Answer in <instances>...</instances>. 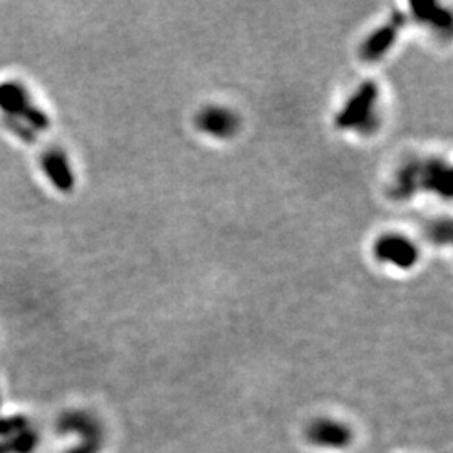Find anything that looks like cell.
I'll list each match as a JSON object with an SVG mask.
<instances>
[{
	"label": "cell",
	"instance_id": "cell-1",
	"mask_svg": "<svg viewBox=\"0 0 453 453\" xmlns=\"http://www.w3.org/2000/svg\"><path fill=\"white\" fill-rule=\"evenodd\" d=\"M307 440L316 447L341 450V448H346L351 445L352 431L348 425L336 422V420L320 418L309 425Z\"/></svg>",
	"mask_w": 453,
	"mask_h": 453
},
{
	"label": "cell",
	"instance_id": "cell-2",
	"mask_svg": "<svg viewBox=\"0 0 453 453\" xmlns=\"http://www.w3.org/2000/svg\"><path fill=\"white\" fill-rule=\"evenodd\" d=\"M376 94H378V87L373 81L364 83L359 87L358 93L354 98L351 99L350 104L344 108L343 113L339 114L338 124L341 128H354L359 123H363V119L366 118L368 113L371 110V104L375 103Z\"/></svg>",
	"mask_w": 453,
	"mask_h": 453
},
{
	"label": "cell",
	"instance_id": "cell-3",
	"mask_svg": "<svg viewBox=\"0 0 453 453\" xmlns=\"http://www.w3.org/2000/svg\"><path fill=\"white\" fill-rule=\"evenodd\" d=\"M378 257L400 267H410L416 262V248L407 239L388 237L383 239L376 247Z\"/></svg>",
	"mask_w": 453,
	"mask_h": 453
},
{
	"label": "cell",
	"instance_id": "cell-4",
	"mask_svg": "<svg viewBox=\"0 0 453 453\" xmlns=\"http://www.w3.org/2000/svg\"><path fill=\"white\" fill-rule=\"evenodd\" d=\"M404 22V17L402 14H396L395 17L391 19L390 24L383 26L382 29L371 35L370 41L364 46V55L368 59H378L379 55H383L384 52L391 47V44L395 42L396 34H398L400 29H402Z\"/></svg>",
	"mask_w": 453,
	"mask_h": 453
},
{
	"label": "cell",
	"instance_id": "cell-5",
	"mask_svg": "<svg viewBox=\"0 0 453 453\" xmlns=\"http://www.w3.org/2000/svg\"><path fill=\"white\" fill-rule=\"evenodd\" d=\"M413 12H415V15L418 19H422L425 22H431L435 24V26H440V27H445L450 24V15L447 14V12L440 9L436 3H413L411 6Z\"/></svg>",
	"mask_w": 453,
	"mask_h": 453
},
{
	"label": "cell",
	"instance_id": "cell-6",
	"mask_svg": "<svg viewBox=\"0 0 453 453\" xmlns=\"http://www.w3.org/2000/svg\"><path fill=\"white\" fill-rule=\"evenodd\" d=\"M49 171H52V175H54L55 182L59 183V187H64V188H69L71 187V173L69 170H67L66 163L62 162L61 158H52L49 160Z\"/></svg>",
	"mask_w": 453,
	"mask_h": 453
}]
</instances>
